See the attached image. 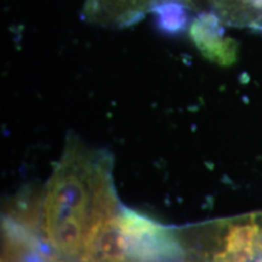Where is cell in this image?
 Returning a JSON list of instances; mask_svg holds the SVG:
<instances>
[{"label": "cell", "instance_id": "cell-1", "mask_svg": "<svg viewBox=\"0 0 262 262\" xmlns=\"http://www.w3.org/2000/svg\"><path fill=\"white\" fill-rule=\"evenodd\" d=\"M113 159L77 137L66 141L60 162L42 193L40 237L50 254L75 262L91 229L122 209L113 183Z\"/></svg>", "mask_w": 262, "mask_h": 262}, {"label": "cell", "instance_id": "cell-2", "mask_svg": "<svg viewBox=\"0 0 262 262\" xmlns=\"http://www.w3.org/2000/svg\"><path fill=\"white\" fill-rule=\"evenodd\" d=\"M181 262H262V211L176 227Z\"/></svg>", "mask_w": 262, "mask_h": 262}, {"label": "cell", "instance_id": "cell-3", "mask_svg": "<svg viewBox=\"0 0 262 262\" xmlns=\"http://www.w3.org/2000/svg\"><path fill=\"white\" fill-rule=\"evenodd\" d=\"M166 9H186L185 0H85L81 15L90 25L118 29Z\"/></svg>", "mask_w": 262, "mask_h": 262}, {"label": "cell", "instance_id": "cell-4", "mask_svg": "<svg viewBox=\"0 0 262 262\" xmlns=\"http://www.w3.org/2000/svg\"><path fill=\"white\" fill-rule=\"evenodd\" d=\"M198 14H209L222 26L262 32V0H186Z\"/></svg>", "mask_w": 262, "mask_h": 262}, {"label": "cell", "instance_id": "cell-5", "mask_svg": "<svg viewBox=\"0 0 262 262\" xmlns=\"http://www.w3.org/2000/svg\"><path fill=\"white\" fill-rule=\"evenodd\" d=\"M221 26L214 16L199 14L189 27V35L206 58L229 66L237 58V44L224 37Z\"/></svg>", "mask_w": 262, "mask_h": 262}, {"label": "cell", "instance_id": "cell-6", "mask_svg": "<svg viewBox=\"0 0 262 262\" xmlns=\"http://www.w3.org/2000/svg\"><path fill=\"white\" fill-rule=\"evenodd\" d=\"M49 256L38 234L3 217L2 262H49Z\"/></svg>", "mask_w": 262, "mask_h": 262}, {"label": "cell", "instance_id": "cell-7", "mask_svg": "<svg viewBox=\"0 0 262 262\" xmlns=\"http://www.w3.org/2000/svg\"><path fill=\"white\" fill-rule=\"evenodd\" d=\"M49 262H60V261H56V260H49Z\"/></svg>", "mask_w": 262, "mask_h": 262}]
</instances>
